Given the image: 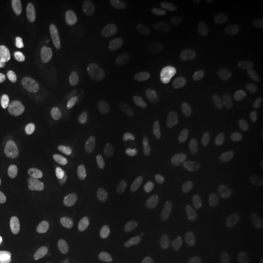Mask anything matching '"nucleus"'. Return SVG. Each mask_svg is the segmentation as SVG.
Segmentation results:
<instances>
[{
    "label": "nucleus",
    "mask_w": 263,
    "mask_h": 263,
    "mask_svg": "<svg viewBox=\"0 0 263 263\" xmlns=\"http://www.w3.org/2000/svg\"><path fill=\"white\" fill-rule=\"evenodd\" d=\"M175 238H176V226L173 222H169L157 233L155 241L160 247L168 249L174 244Z\"/></svg>",
    "instance_id": "412c9836"
},
{
    "label": "nucleus",
    "mask_w": 263,
    "mask_h": 263,
    "mask_svg": "<svg viewBox=\"0 0 263 263\" xmlns=\"http://www.w3.org/2000/svg\"><path fill=\"white\" fill-rule=\"evenodd\" d=\"M105 111L104 98L92 92L85 93L81 101V116L87 126H95L100 122Z\"/></svg>",
    "instance_id": "423d86ee"
},
{
    "label": "nucleus",
    "mask_w": 263,
    "mask_h": 263,
    "mask_svg": "<svg viewBox=\"0 0 263 263\" xmlns=\"http://www.w3.org/2000/svg\"><path fill=\"white\" fill-rule=\"evenodd\" d=\"M102 230L104 236L111 240L117 241L123 235V226L120 219L114 215H107L102 220Z\"/></svg>",
    "instance_id": "a211bd4d"
},
{
    "label": "nucleus",
    "mask_w": 263,
    "mask_h": 263,
    "mask_svg": "<svg viewBox=\"0 0 263 263\" xmlns=\"http://www.w3.org/2000/svg\"><path fill=\"white\" fill-rule=\"evenodd\" d=\"M14 152L17 156V158L26 166H30L33 163L34 156L33 151L31 147L28 145L26 141H18L15 144Z\"/></svg>",
    "instance_id": "5701e85b"
},
{
    "label": "nucleus",
    "mask_w": 263,
    "mask_h": 263,
    "mask_svg": "<svg viewBox=\"0 0 263 263\" xmlns=\"http://www.w3.org/2000/svg\"><path fill=\"white\" fill-rule=\"evenodd\" d=\"M130 34L133 47L140 52L148 50L154 44V32L151 26L142 20H138L133 23Z\"/></svg>",
    "instance_id": "1a4fd4ad"
},
{
    "label": "nucleus",
    "mask_w": 263,
    "mask_h": 263,
    "mask_svg": "<svg viewBox=\"0 0 263 263\" xmlns=\"http://www.w3.org/2000/svg\"><path fill=\"white\" fill-rule=\"evenodd\" d=\"M100 66L104 77V83L110 96L118 99L122 95L121 80L118 72L117 65L111 51L107 48H103L99 55Z\"/></svg>",
    "instance_id": "20e7f679"
},
{
    "label": "nucleus",
    "mask_w": 263,
    "mask_h": 263,
    "mask_svg": "<svg viewBox=\"0 0 263 263\" xmlns=\"http://www.w3.org/2000/svg\"><path fill=\"white\" fill-rule=\"evenodd\" d=\"M11 132V125L0 119V136H6Z\"/></svg>",
    "instance_id": "bb28decb"
},
{
    "label": "nucleus",
    "mask_w": 263,
    "mask_h": 263,
    "mask_svg": "<svg viewBox=\"0 0 263 263\" xmlns=\"http://www.w3.org/2000/svg\"><path fill=\"white\" fill-rule=\"evenodd\" d=\"M218 4H219V8L224 14L234 19H249L254 15V8L246 1L220 0Z\"/></svg>",
    "instance_id": "4468645a"
},
{
    "label": "nucleus",
    "mask_w": 263,
    "mask_h": 263,
    "mask_svg": "<svg viewBox=\"0 0 263 263\" xmlns=\"http://www.w3.org/2000/svg\"><path fill=\"white\" fill-rule=\"evenodd\" d=\"M175 143L179 154L184 160L193 164H201L211 154V144L196 129L182 126L175 134Z\"/></svg>",
    "instance_id": "f257e3e1"
},
{
    "label": "nucleus",
    "mask_w": 263,
    "mask_h": 263,
    "mask_svg": "<svg viewBox=\"0 0 263 263\" xmlns=\"http://www.w3.org/2000/svg\"><path fill=\"white\" fill-rule=\"evenodd\" d=\"M31 93L36 97L47 96L48 88L43 76L34 73L31 76Z\"/></svg>",
    "instance_id": "b1692460"
},
{
    "label": "nucleus",
    "mask_w": 263,
    "mask_h": 263,
    "mask_svg": "<svg viewBox=\"0 0 263 263\" xmlns=\"http://www.w3.org/2000/svg\"><path fill=\"white\" fill-rule=\"evenodd\" d=\"M165 20L174 31H183L189 25L190 13L187 6L179 0L169 1L165 7Z\"/></svg>",
    "instance_id": "0eeeda50"
},
{
    "label": "nucleus",
    "mask_w": 263,
    "mask_h": 263,
    "mask_svg": "<svg viewBox=\"0 0 263 263\" xmlns=\"http://www.w3.org/2000/svg\"><path fill=\"white\" fill-rule=\"evenodd\" d=\"M238 214L246 224L263 234V216L255 208L248 203H243L238 208Z\"/></svg>",
    "instance_id": "dca6fc26"
},
{
    "label": "nucleus",
    "mask_w": 263,
    "mask_h": 263,
    "mask_svg": "<svg viewBox=\"0 0 263 263\" xmlns=\"http://www.w3.org/2000/svg\"><path fill=\"white\" fill-rule=\"evenodd\" d=\"M22 109L16 96L9 91H0V119L10 125L18 122Z\"/></svg>",
    "instance_id": "f8f14e48"
},
{
    "label": "nucleus",
    "mask_w": 263,
    "mask_h": 263,
    "mask_svg": "<svg viewBox=\"0 0 263 263\" xmlns=\"http://www.w3.org/2000/svg\"><path fill=\"white\" fill-rule=\"evenodd\" d=\"M138 164L142 172H151L158 164V154L155 146L151 142L142 145L138 156Z\"/></svg>",
    "instance_id": "f3484780"
},
{
    "label": "nucleus",
    "mask_w": 263,
    "mask_h": 263,
    "mask_svg": "<svg viewBox=\"0 0 263 263\" xmlns=\"http://www.w3.org/2000/svg\"><path fill=\"white\" fill-rule=\"evenodd\" d=\"M23 9L28 25L34 31H37L43 27L44 12L41 1L25 0L23 2Z\"/></svg>",
    "instance_id": "2eb2a0df"
},
{
    "label": "nucleus",
    "mask_w": 263,
    "mask_h": 263,
    "mask_svg": "<svg viewBox=\"0 0 263 263\" xmlns=\"http://www.w3.org/2000/svg\"><path fill=\"white\" fill-rule=\"evenodd\" d=\"M28 114L33 122L46 124L51 119V113L44 104L32 103L28 105Z\"/></svg>",
    "instance_id": "aec40b11"
},
{
    "label": "nucleus",
    "mask_w": 263,
    "mask_h": 263,
    "mask_svg": "<svg viewBox=\"0 0 263 263\" xmlns=\"http://www.w3.org/2000/svg\"><path fill=\"white\" fill-rule=\"evenodd\" d=\"M248 87V81L244 76L227 77L217 87V98L219 101L229 103L239 98Z\"/></svg>",
    "instance_id": "6e6552de"
},
{
    "label": "nucleus",
    "mask_w": 263,
    "mask_h": 263,
    "mask_svg": "<svg viewBox=\"0 0 263 263\" xmlns=\"http://www.w3.org/2000/svg\"><path fill=\"white\" fill-rule=\"evenodd\" d=\"M12 159V152L5 146H0V166L6 165Z\"/></svg>",
    "instance_id": "a878e982"
},
{
    "label": "nucleus",
    "mask_w": 263,
    "mask_h": 263,
    "mask_svg": "<svg viewBox=\"0 0 263 263\" xmlns=\"http://www.w3.org/2000/svg\"><path fill=\"white\" fill-rule=\"evenodd\" d=\"M99 82H100V81H99V79H98V80H95L94 83L92 85H93V86H96V85L99 84Z\"/></svg>",
    "instance_id": "cd10ccee"
},
{
    "label": "nucleus",
    "mask_w": 263,
    "mask_h": 263,
    "mask_svg": "<svg viewBox=\"0 0 263 263\" xmlns=\"http://www.w3.org/2000/svg\"><path fill=\"white\" fill-rule=\"evenodd\" d=\"M260 117V111L255 106H245L232 116L229 125L233 131H250L259 122Z\"/></svg>",
    "instance_id": "9b49d317"
},
{
    "label": "nucleus",
    "mask_w": 263,
    "mask_h": 263,
    "mask_svg": "<svg viewBox=\"0 0 263 263\" xmlns=\"http://www.w3.org/2000/svg\"><path fill=\"white\" fill-rule=\"evenodd\" d=\"M1 209L4 216L12 217L15 216L19 209V196L14 189H6L1 198Z\"/></svg>",
    "instance_id": "6ab92c4d"
},
{
    "label": "nucleus",
    "mask_w": 263,
    "mask_h": 263,
    "mask_svg": "<svg viewBox=\"0 0 263 263\" xmlns=\"http://www.w3.org/2000/svg\"><path fill=\"white\" fill-rule=\"evenodd\" d=\"M43 168L48 176L63 185H72L79 178L74 164L65 156L51 153L43 161Z\"/></svg>",
    "instance_id": "f03ea898"
},
{
    "label": "nucleus",
    "mask_w": 263,
    "mask_h": 263,
    "mask_svg": "<svg viewBox=\"0 0 263 263\" xmlns=\"http://www.w3.org/2000/svg\"><path fill=\"white\" fill-rule=\"evenodd\" d=\"M154 201H155V193L149 192V193L143 194L137 201V203L134 207V210H133L134 216L136 217H141V216H144L151 210Z\"/></svg>",
    "instance_id": "4be33fe9"
},
{
    "label": "nucleus",
    "mask_w": 263,
    "mask_h": 263,
    "mask_svg": "<svg viewBox=\"0 0 263 263\" xmlns=\"http://www.w3.org/2000/svg\"><path fill=\"white\" fill-rule=\"evenodd\" d=\"M49 220L50 216L47 210L37 201L23 203L16 214L17 224L28 232L40 231L47 226Z\"/></svg>",
    "instance_id": "7ed1b4c3"
},
{
    "label": "nucleus",
    "mask_w": 263,
    "mask_h": 263,
    "mask_svg": "<svg viewBox=\"0 0 263 263\" xmlns=\"http://www.w3.org/2000/svg\"><path fill=\"white\" fill-rule=\"evenodd\" d=\"M195 215L200 226L213 228L220 221V214L216 205L208 200L199 201L195 206Z\"/></svg>",
    "instance_id": "ddd939ff"
},
{
    "label": "nucleus",
    "mask_w": 263,
    "mask_h": 263,
    "mask_svg": "<svg viewBox=\"0 0 263 263\" xmlns=\"http://www.w3.org/2000/svg\"><path fill=\"white\" fill-rule=\"evenodd\" d=\"M235 63V55L228 47H218L211 51L202 63V69L206 74L216 76L229 70Z\"/></svg>",
    "instance_id": "39448f33"
},
{
    "label": "nucleus",
    "mask_w": 263,
    "mask_h": 263,
    "mask_svg": "<svg viewBox=\"0 0 263 263\" xmlns=\"http://www.w3.org/2000/svg\"><path fill=\"white\" fill-rule=\"evenodd\" d=\"M53 31L58 43L66 45L71 39V23L65 6L58 5L53 14Z\"/></svg>",
    "instance_id": "9d476101"
},
{
    "label": "nucleus",
    "mask_w": 263,
    "mask_h": 263,
    "mask_svg": "<svg viewBox=\"0 0 263 263\" xmlns=\"http://www.w3.org/2000/svg\"><path fill=\"white\" fill-rule=\"evenodd\" d=\"M69 259L70 251L65 246L57 247L50 255V263H68Z\"/></svg>",
    "instance_id": "393cba45"
}]
</instances>
